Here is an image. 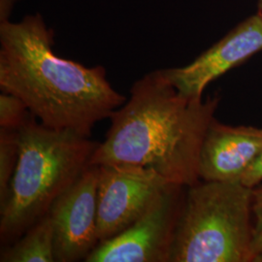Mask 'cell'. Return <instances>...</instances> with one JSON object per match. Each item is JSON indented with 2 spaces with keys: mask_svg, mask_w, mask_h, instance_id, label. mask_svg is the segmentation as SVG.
Segmentation results:
<instances>
[{
  "mask_svg": "<svg viewBox=\"0 0 262 262\" xmlns=\"http://www.w3.org/2000/svg\"><path fill=\"white\" fill-rule=\"evenodd\" d=\"M1 262H55V236L50 216L42 217L0 254Z\"/></svg>",
  "mask_w": 262,
  "mask_h": 262,
  "instance_id": "30bf717a",
  "label": "cell"
},
{
  "mask_svg": "<svg viewBox=\"0 0 262 262\" xmlns=\"http://www.w3.org/2000/svg\"><path fill=\"white\" fill-rule=\"evenodd\" d=\"M19 159L0 204L1 243L16 242L74 185L99 142L69 129H54L30 114L18 129Z\"/></svg>",
  "mask_w": 262,
  "mask_h": 262,
  "instance_id": "3957f363",
  "label": "cell"
},
{
  "mask_svg": "<svg viewBox=\"0 0 262 262\" xmlns=\"http://www.w3.org/2000/svg\"><path fill=\"white\" fill-rule=\"evenodd\" d=\"M170 184L150 167L136 164L98 166L99 243L121 233L140 219Z\"/></svg>",
  "mask_w": 262,
  "mask_h": 262,
  "instance_id": "8992f818",
  "label": "cell"
},
{
  "mask_svg": "<svg viewBox=\"0 0 262 262\" xmlns=\"http://www.w3.org/2000/svg\"><path fill=\"white\" fill-rule=\"evenodd\" d=\"M252 214L254 219L252 240V253L254 259L256 255L262 253V186L253 188Z\"/></svg>",
  "mask_w": 262,
  "mask_h": 262,
  "instance_id": "4fadbf2b",
  "label": "cell"
},
{
  "mask_svg": "<svg viewBox=\"0 0 262 262\" xmlns=\"http://www.w3.org/2000/svg\"><path fill=\"white\" fill-rule=\"evenodd\" d=\"M97 185L98 166L91 165L51 207L56 261H84L99 244Z\"/></svg>",
  "mask_w": 262,
  "mask_h": 262,
  "instance_id": "52a82bcc",
  "label": "cell"
},
{
  "mask_svg": "<svg viewBox=\"0 0 262 262\" xmlns=\"http://www.w3.org/2000/svg\"><path fill=\"white\" fill-rule=\"evenodd\" d=\"M19 0H0V24L10 20V16Z\"/></svg>",
  "mask_w": 262,
  "mask_h": 262,
  "instance_id": "9a60e30c",
  "label": "cell"
},
{
  "mask_svg": "<svg viewBox=\"0 0 262 262\" xmlns=\"http://www.w3.org/2000/svg\"><path fill=\"white\" fill-rule=\"evenodd\" d=\"M187 187L170 184L146 213L98 244L85 262H169Z\"/></svg>",
  "mask_w": 262,
  "mask_h": 262,
  "instance_id": "5b68a950",
  "label": "cell"
},
{
  "mask_svg": "<svg viewBox=\"0 0 262 262\" xmlns=\"http://www.w3.org/2000/svg\"><path fill=\"white\" fill-rule=\"evenodd\" d=\"M54 31L39 13L0 24V89L21 99L50 128L91 137L125 103L103 66L86 67L54 52Z\"/></svg>",
  "mask_w": 262,
  "mask_h": 262,
  "instance_id": "6da1fadb",
  "label": "cell"
},
{
  "mask_svg": "<svg viewBox=\"0 0 262 262\" xmlns=\"http://www.w3.org/2000/svg\"><path fill=\"white\" fill-rule=\"evenodd\" d=\"M262 152V128L211 122L202 143L199 176L203 181L241 182Z\"/></svg>",
  "mask_w": 262,
  "mask_h": 262,
  "instance_id": "9c48e42d",
  "label": "cell"
},
{
  "mask_svg": "<svg viewBox=\"0 0 262 262\" xmlns=\"http://www.w3.org/2000/svg\"><path fill=\"white\" fill-rule=\"evenodd\" d=\"M18 159V129L0 127V204L7 196Z\"/></svg>",
  "mask_w": 262,
  "mask_h": 262,
  "instance_id": "8fae6325",
  "label": "cell"
},
{
  "mask_svg": "<svg viewBox=\"0 0 262 262\" xmlns=\"http://www.w3.org/2000/svg\"><path fill=\"white\" fill-rule=\"evenodd\" d=\"M262 18V0H257V12H256Z\"/></svg>",
  "mask_w": 262,
  "mask_h": 262,
  "instance_id": "2e32d148",
  "label": "cell"
},
{
  "mask_svg": "<svg viewBox=\"0 0 262 262\" xmlns=\"http://www.w3.org/2000/svg\"><path fill=\"white\" fill-rule=\"evenodd\" d=\"M262 181V152L259 158L248 170V172L244 175L241 183L247 187L253 188L258 186Z\"/></svg>",
  "mask_w": 262,
  "mask_h": 262,
  "instance_id": "5bb4252c",
  "label": "cell"
},
{
  "mask_svg": "<svg viewBox=\"0 0 262 262\" xmlns=\"http://www.w3.org/2000/svg\"><path fill=\"white\" fill-rule=\"evenodd\" d=\"M252 196L241 182L187 187L169 262L253 261Z\"/></svg>",
  "mask_w": 262,
  "mask_h": 262,
  "instance_id": "277c9868",
  "label": "cell"
},
{
  "mask_svg": "<svg viewBox=\"0 0 262 262\" xmlns=\"http://www.w3.org/2000/svg\"><path fill=\"white\" fill-rule=\"evenodd\" d=\"M220 96L187 98L156 70L131 86L129 99L115 110L91 165L136 164L170 183L189 187L200 180L199 159Z\"/></svg>",
  "mask_w": 262,
  "mask_h": 262,
  "instance_id": "7a4b0ae2",
  "label": "cell"
},
{
  "mask_svg": "<svg viewBox=\"0 0 262 262\" xmlns=\"http://www.w3.org/2000/svg\"><path fill=\"white\" fill-rule=\"evenodd\" d=\"M30 114L27 105L16 95L3 92L0 94V127L19 129Z\"/></svg>",
  "mask_w": 262,
  "mask_h": 262,
  "instance_id": "7c38bea8",
  "label": "cell"
},
{
  "mask_svg": "<svg viewBox=\"0 0 262 262\" xmlns=\"http://www.w3.org/2000/svg\"><path fill=\"white\" fill-rule=\"evenodd\" d=\"M253 262H262V253L256 255V256L254 257V259H253Z\"/></svg>",
  "mask_w": 262,
  "mask_h": 262,
  "instance_id": "e0dca14e",
  "label": "cell"
},
{
  "mask_svg": "<svg viewBox=\"0 0 262 262\" xmlns=\"http://www.w3.org/2000/svg\"><path fill=\"white\" fill-rule=\"evenodd\" d=\"M262 51V18L255 13L187 66L161 69L179 94L202 98L207 86Z\"/></svg>",
  "mask_w": 262,
  "mask_h": 262,
  "instance_id": "ba28073f",
  "label": "cell"
}]
</instances>
